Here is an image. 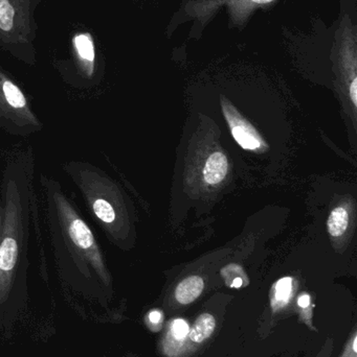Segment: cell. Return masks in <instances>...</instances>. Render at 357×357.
<instances>
[{
  "label": "cell",
  "instance_id": "1",
  "mask_svg": "<svg viewBox=\"0 0 357 357\" xmlns=\"http://www.w3.org/2000/svg\"><path fill=\"white\" fill-rule=\"evenodd\" d=\"M33 149L10 156L2 173L4 222L0 241V305L27 277L33 229L38 226V199Z\"/></svg>",
  "mask_w": 357,
  "mask_h": 357
},
{
  "label": "cell",
  "instance_id": "2",
  "mask_svg": "<svg viewBox=\"0 0 357 357\" xmlns=\"http://www.w3.org/2000/svg\"><path fill=\"white\" fill-rule=\"evenodd\" d=\"M45 202L46 224L59 270L68 278L105 287L110 276L102 250L77 206L52 177L40 176Z\"/></svg>",
  "mask_w": 357,
  "mask_h": 357
},
{
  "label": "cell",
  "instance_id": "3",
  "mask_svg": "<svg viewBox=\"0 0 357 357\" xmlns=\"http://www.w3.org/2000/svg\"><path fill=\"white\" fill-rule=\"evenodd\" d=\"M63 169L79 189L92 218L110 238H119L125 218L117 186L98 167L88 162L69 161Z\"/></svg>",
  "mask_w": 357,
  "mask_h": 357
},
{
  "label": "cell",
  "instance_id": "4",
  "mask_svg": "<svg viewBox=\"0 0 357 357\" xmlns=\"http://www.w3.org/2000/svg\"><path fill=\"white\" fill-rule=\"evenodd\" d=\"M42 127L24 92L0 69V129L27 137L41 131Z\"/></svg>",
  "mask_w": 357,
  "mask_h": 357
},
{
  "label": "cell",
  "instance_id": "5",
  "mask_svg": "<svg viewBox=\"0 0 357 357\" xmlns=\"http://www.w3.org/2000/svg\"><path fill=\"white\" fill-rule=\"evenodd\" d=\"M34 37L29 0H0V42L10 50H23Z\"/></svg>",
  "mask_w": 357,
  "mask_h": 357
},
{
  "label": "cell",
  "instance_id": "6",
  "mask_svg": "<svg viewBox=\"0 0 357 357\" xmlns=\"http://www.w3.org/2000/svg\"><path fill=\"white\" fill-rule=\"evenodd\" d=\"M272 1L274 0H192L186 8L190 16L207 21L224 4L233 22L242 24L254 8Z\"/></svg>",
  "mask_w": 357,
  "mask_h": 357
},
{
  "label": "cell",
  "instance_id": "7",
  "mask_svg": "<svg viewBox=\"0 0 357 357\" xmlns=\"http://www.w3.org/2000/svg\"><path fill=\"white\" fill-rule=\"evenodd\" d=\"M73 54L83 79L92 81L96 75V47L89 33H75L73 39Z\"/></svg>",
  "mask_w": 357,
  "mask_h": 357
},
{
  "label": "cell",
  "instance_id": "8",
  "mask_svg": "<svg viewBox=\"0 0 357 357\" xmlns=\"http://www.w3.org/2000/svg\"><path fill=\"white\" fill-rule=\"evenodd\" d=\"M222 107L230 125L231 131L239 146H242L245 150L253 151L259 149L261 146V142H260L259 135L252 127L251 123L239 116L233 107L228 105H222Z\"/></svg>",
  "mask_w": 357,
  "mask_h": 357
},
{
  "label": "cell",
  "instance_id": "9",
  "mask_svg": "<svg viewBox=\"0 0 357 357\" xmlns=\"http://www.w3.org/2000/svg\"><path fill=\"white\" fill-rule=\"evenodd\" d=\"M228 162L226 157L222 153H213L205 162L203 169V177L205 182L210 185L221 183L228 174Z\"/></svg>",
  "mask_w": 357,
  "mask_h": 357
},
{
  "label": "cell",
  "instance_id": "10",
  "mask_svg": "<svg viewBox=\"0 0 357 357\" xmlns=\"http://www.w3.org/2000/svg\"><path fill=\"white\" fill-rule=\"evenodd\" d=\"M205 281L199 276H190L184 279L175 289V298L182 305L194 302L203 293Z\"/></svg>",
  "mask_w": 357,
  "mask_h": 357
},
{
  "label": "cell",
  "instance_id": "11",
  "mask_svg": "<svg viewBox=\"0 0 357 357\" xmlns=\"http://www.w3.org/2000/svg\"><path fill=\"white\" fill-rule=\"evenodd\" d=\"M216 328V320L212 314H203L195 321L191 329L190 339L194 343H203L213 335Z\"/></svg>",
  "mask_w": 357,
  "mask_h": 357
},
{
  "label": "cell",
  "instance_id": "12",
  "mask_svg": "<svg viewBox=\"0 0 357 357\" xmlns=\"http://www.w3.org/2000/svg\"><path fill=\"white\" fill-rule=\"evenodd\" d=\"M349 224V214L344 207H337L331 211L327 222L329 234L333 237H341L346 232Z\"/></svg>",
  "mask_w": 357,
  "mask_h": 357
},
{
  "label": "cell",
  "instance_id": "13",
  "mask_svg": "<svg viewBox=\"0 0 357 357\" xmlns=\"http://www.w3.org/2000/svg\"><path fill=\"white\" fill-rule=\"evenodd\" d=\"M293 294V278L285 277L280 279L275 287V300L279 306H284L289 303Z\"/></svg>",
  "mask_w": 357,
  "mask_h": 357
},
{
  "label": "cell",
  "instance_id": "14",
  "mask_svg": "<svg viewBox=\"0 0 357 357\" xmlns=\"http://www.w3.org/2000/svg\"><path fill=\"white\" fill-rule=\"evenodd\" d=\"M190 333V327L184 319H175L171 324V333L177 341H184Z\"/></svg>",
  "mask_w": 357,
  "mask_h": 357
},
{
  "label": "cell",
  "instance_id": "15",
  "mask_svg": "<svg viewBox=\"0 0 357 357\" xmlns=\"http://www.w3.org/2000/svg\"><path fill=\"white\" fill-rule=\"evenodd\" d=\"M149 321L151 324L159 325L161 324V320H163V314L159 310H152L150 314H148Z\"/></svg>",
  "mask_w": 357,
  "mask_h": 357
},
{
  "label": "cell",
  "instance_id": "16",
  "mask_svg": "<svg viewBox=\"0 0 357 357\" xmlns=\"http://www.w3.org/2000/svg\"><path fill=\"white\" fill-rule=\"evenodd\" d=\"M349 96L351 98L352 104L354 106H357V79H354L351 83L349 84Z\"/></svg>",
  "mask_w": 357,
  "mask_h": 357
},
{
  "label": "cell",
  "instance_id": "17",
  "mask_svg": "<svg viewBox=\"0 0 357 357\" xmlns=\"http://www.w3.org/2000/svg\"><path fill=\"white\" fill-rule=\"evenodd\" d=\"M298 304L301 306L302 308H306L309 306L310 304V297L307 294H303L301 297L298 300Z\"/></svg>",
  "mask_w": 357,
  "mask_h": 357
},
{
  "label": "cell",
  "instance_id": "18",
  "mask_svg": "<svg viewBox=\"0 0 357 357\" xmlns=\"http://www.w3.org/2000/svg\"><path fill=\"white\" fill-rule=\"evenodd\" d=\"M4 210L3 204L0 201V241H1L2 228H3Z\"/></svg>",
  "mask_w": 357,
  "mask_h": 357
},
{
  "label": "cell",
  "instance_id": "19",
  "mask_svg": "<svg viewBox=\"0 0 357 357\" xmlns=\"http://www.w3.org/2000/svg\"><path fill=\"white\" fill-rule=\"evenodd\" d=\"M354 351L356 352V339H354Z\"/></svg>",
  "mask_w": 357,
  "mask_h": 357
}]
</instances>
